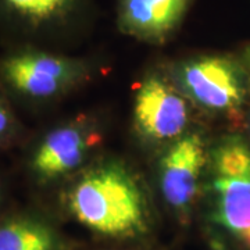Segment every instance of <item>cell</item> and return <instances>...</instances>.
<instances>
[{
	"instance_id": "obj_1",
	"label": "cell",
	"mask_w": 250,
	"mask_h": 250,
	"mask_svg": "<svg viewBox=\"0 0 250 250\" xmlns=\"http://www.w3.org/2000/svg\"><path fill=\"white\" fill-rule=\"evenodd\" d=\"M62 203L77 223L103 236L134 239L150 228L149 203L141 184L117 161L81 172L65 189Z\"/></svg>"
},
{
	"instance_id": "obj_2",
	"label": "cell",
	"mask_w": 250,
	"mask_h": 250,
	"mask_svg": "<svg viewBox=\"0 0 250 250\" xmlns=\"http://www.w3.org/2000/svg\"><path fill=\"white\" fill-rule=\"evenodd\" d=\"M208 166L213 218L250 249V146L241 136L224 138Z\"/></svg>"
},
{
	"instance_id": "obj_3",
	"label": "cell",
	"mask_w": 250,
	"mask_h": 250,
	"mask_svg": "<svg viewBox=\"0 0 250 250\" xmlns=\"http://www.w3.org/2000/svg\"><path fill=\"white\" fill-rule=\"evenodd\" d=\"M83 74V62L46 47L14 46L0 57V83L34 102L62 96Z\"/></svg>"
},
{
	"instance_id": "obj_4",
	"label": "cell",
	"mask_w": 250,
	"mask_h": 250,
	"mask_svg": "<svg viewBox=\"0 0 250 250\" xmlns=\"http://www.w3.org/2000/svg\"><path fill=\"white\" fill-rule=\"evenodd\" d=\"M174 74L179 90L206 111L236 116L246 103L248 71L231 56H195L179 62Z\"/></svg>"
},
{
	"instance_id": "obj_5",
	"label": "cell",
	"mask_w": 250,
	"mask_h": 250,
	"mask_svg": "<svg viewBox=\"0 0 250 250\" xmlns=\"http://www.w3.org/2000/svg\"><path fill=\"white\" fill-rule=\"evenodd\" d=\"M89 0H0V32L16 46L46 47L83 22Z\"/></svg>"
},
{
	"instance_id": "obj_6",
	"label": "cell",
	"mask_w": 250,
	"mask_h": 250,
	"mask_svg": "<svg viewBox=\"0 0 250 250\" xmlns=\"http://www.w3.org/2000/svg\"><path fill=\"white\" fill-rule=\"evenodd\" d=\"M99 141L100 136L83 120L59 125L34 146L28 168L41 184L65 178L80 168Z\"/></svg>"
},
{
	"instance_id": "obj_7",
	"label": "cell",
	"mask_w": 250,
	"mask_h": 250,
	"mask_svg": "<svg viewBox=\"0 0 250 250\" xmlns=\"http://www.w3.org/2000/svg\"><path fill=\"white\" fill-rule=\"evenodd\" d=\"M206 166H208V153L203 138L197 134L182 135L160 159L161 195L179 215H187L195 205Z\"/></svg>"
},
{
	"instance_id": "obj_8",
	"label": "cell",
	"mask_w": 250,
	"mask_h": 250,
	"mask_svg": "<svg viewBox=\"0 0 250 250\" xmlns=\"http://www.w3.org/2000/svg\"><path fill=\"white\" fill-rule=\"evenodd\" d=\"M135 125L139 134L154 142L177 141L189 124L187 96L168 81L153 75L135 95Z\"/></svg>"
},
{
	"instance_id": "obj_9",
	"label": "cell",
	"mask_w": 250,
	"mask_h": 250,
	"mask_svg": "<svg viewBox=\"0 0 250 250\" xmlns=\"http://www.w3.org/2000/svg\"><path fill=\"white\" fill-rule=\"evenodd\" d=\"M193 0H117V27L126 36L163 45L177 34Z\"/></svg>"
},
{
	"instance_id": "obj_10",
	"label": "cell",
	"mask_w": 250,
	"mask_h": 250,
	"mask_svg": "<svg viewBox=\"0 0 250 250\" xmlns=\"http://www.w3.org/2000/svg\"><path fill=\"white\" fill-rule=\"evenodd\" d=\"M0 250H67V241L45 218L20 213L0 218Z\"/></svg>"
},
{
	"instance_id": "obj_11",
	"label": "cell",
	"mask_w": 250,
	"mask_h": 250,
	"mask_svg": "<svg viewBox=\"0 0 250 250\" xmlns=\"http://www.w3.org/2000/svg\"><path fill=\"white\" fill-rule=\"evenodd\" d=\"M17 134V120L9 102L0 92V147Z\"/></svg>"
},
{
	"instance_id": "obj_12",
	"label": "cell",
	"mask_w": 250,
	"mask_h": 250,
	"mask_svg": "<svg viewBox=\"0 0 250 250\" xmlns=\"http://www.w3.org/2000/svg\"><path fill=\"white\" fill-rule=\"evenodd\" d=\"M243 59L246 62V67H248V71L250 72V45L245 49V53H243Z\"/></svg>"
},
{
	"instance_id": "obj_13",
	"label": "cell",
	"mask_w": 250,
	"mask_h": 250,
	"mask_svg": "<svg viewBox=\"0 0 250 250\" xmlns=\"http://www.w3.org/2000/svg\"><path fill=\"white\" fill-rule=\"evenodd\" d=\"M0 200H1V187H0Z\"/></svg>"
}]
</instances>
